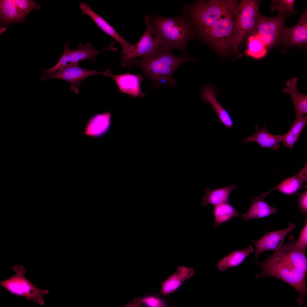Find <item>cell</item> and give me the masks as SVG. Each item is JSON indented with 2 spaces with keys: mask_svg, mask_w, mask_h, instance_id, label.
Listing matches in <instances>:
<instances>
[{
  "mask_svg": "<svg viewBox=\"0 0 307 307\" xmlns=\"http://www.w3.org/2000/svg\"><path fill=\"white\" fill-rule=\"evenodd\" d=\"M214 225L216 227L227 222L234 217H238L237 210L228 202L214 206L213 209Z\"/></svg>",
  "mask_w": 307,
  "mask_h": 307,
  "instance_id": "obj_27",
  "label": "cell"
},
{
  "mask_svg": "<svg viewBox=\"0 0 307 307\" xmlns=\"http://www.w3.org/2000/svg\"><path fill=\"white\" fill-rule=\"evenodd\" d=\"M266 196L263 193L254 198L248 210L241 215L242 219L247 221L252 219L261 218L276 213L277 209L264 202V199Z\"/></svg>",
  "mask_w": 307,
  "mask_h": 307,
  "instance_id": "obj_19",
  "label": "cell"
},
{
  "mask_svg": "<svg viewBox=\"0 0 307 307\" xmlns=\"http://www.w3.org/2000/svg\"><path fill=\"white\" fill-rule=\"evenodd\" d=\"M172 50L160 45L157 51L148 57L132 60L124 65L131 68L137 67L142 69L145 76L150 79L154 88L162 86H175L177 82L173 78L175 70L183 63L194 59L186 54L179 57L174 56Z\"/></svg>",
  "mask_w": 307,
  "mask_h": 307,
  "instance_id": "obj_2",
  "label": "cell"
},
{
  "mask_svg": "<svg viewBox=\"0 0 307 307\" xmlns=\"http://www.w3.org/2000/svg\"><path fill=\"white\" fill-rule=\"evenodd\" d=\"M307 164L297 174L283 181L269 191L266 192L268 194L275 190L287 194H294L301 188L303 183L307 180Z\"/></svg>",
  "mask_w": 307,
  "mask_h": 307,
  "instance_id": "obj_23",
  "label": "cell"
},
{
  "mask_svg": "<svg viewBox=\"0 0 307 307\" xmlns=\"http://www.w3.org/2000/svg\"><path fill=\"white\" fill-rule=\"evenodd\" d=\"M289 241L283 244L274 250L272 255L265 260L256 262L253 265L260 267L262 271L255 275L257 279L270 276L280 279L289 285L298 293L297 299L300 306L302 305L307 294L306 278L307 259L306 250L297 248L296 242L292 235Z\"/></svg>",
  "mask_w": 307,
  "mask_h": 307,
  "instance_id": "obj_1",
  "label": "cell"
},
{
  "mask_svg": "<svg viewBox=\"0 0 307 307\" xmlns=\"http://www.w3.org/2000/svg\"><path fill=\"white\" fill-rule=\"evenodd\" d=\"M236 8L223 15L202 36L206 42L221 55L227 53L231 47L234 14Z\"/></svg>",
  "mask_w": 307,
  "mask_h": 307,
  "instance_id": "obj_7",
  "label": "cell"
},
{
  "mask_svg": "<svg viewBox=\"0 0 307 307\" xmlns=\"http://www.w3.org/2000/svg\"><path fill=\"white\" fill-rule=\"evenodd\" d=\"M13 270L15 274L10 278L1 281L0 285L11 294L24 297L28 301L38 303L41 306L45 304L43 298L48 295L49 291L37 288L24 275L26 271L22 265H15Z\"/></svg>",
  "mask_w": 307,
  "mask_h": 307,
  "instance_id": "obj_6",
  "label": "cell"
},
{
  "mask_svg": "<svg viewBox=\"0 0 307 307\" xmlns=\"http://www.w3.org/2000/svg\"><path fill=\"white\" fill-rule=\"evenodd\" d=\"M296 227L294 224L290 223L285 229L267 232L260 239L253 241L256 258L258 259L260 254L265 251L274 250L281 246L287 235Z\"/></svg>",
  "mask_w": 307,
  "mask_h": 307,
  "instance_id": "obj_12",
  "label": "cell"
},
{
  "mask_svg": "<svg viewBox=\"0 0 307 307\" xmlns=\"http://www.w3.org/2000/svg\"><path fill=\"white\" fill-rule=\"evenodd\" d=\"M194 273L193 269L184 266L179 267L175 273L162 283L161 293L166 295L174 292L184 281L190 278Z\"/></svg>",
  "mask_w": 307,
  "mask_h": 307,
  "instance_id": "obj_21",
  "label": "cell"
},
{
  "mask_svg": "<svg viewBox=\"0 0 307 307\" xmlns=\"http://www.w3.org/2000/svg\"><path fill=\"white\" fill-rule=\"evenodd\" d=\"M238 5L236 0H199L185 4L182 13L190 21L192 28L194 27L202 37L223 15Z\"/></svg>",
  "mask_w": 307,
  "mask_h": 307,
  "instance_id": "obj_4",
  "label": "cell"
},
{
  "mask_svg": "<svg viewBox=\"0 0 307 307\" xmlns=\"http://www.w3.org/2000/svg\"><path fill=\"white\" fill-rule=\"evenodd\" d=\"M202 96L210 105L226 128L229 129L233 126V122L230 115L218 100L213 88L210 86H205L202 91Z\"/></svg>",
  "mask_w": 307,
  "mask_h": 307,
  "instance_id": "obj_17",
  "label": "cell"
},
{
  "mask_svg": "<svg viewBox=\"0 0 307 307\" xmlns=\"http://www.w3.org/2000/svg\"><path fill=\"white\" fill-rule=\"evenodd\" d=\"M295 246L299 249L306 250L307 246V223L305 221L304 225L297 240L296 241Z\"/></svg>",
  "mask_w": 307,
  "mask_h": 307,
  "instance_id": "obj_31",
  "label": "cell"
},
{
  "mask_svg": "<svg viewBox=\"0 0 307 307\" xmlns=\"http://www.w3.org/2000/svg\"><path fill=\"white\" fill-rule=\"evenodd\" d=\"M107 76L111 77L116 83L119 91L121 93L129 94L133 97H143L144 94L142 91L140 84L144 78L139 73H130L116 75L111 73L108 69Z\"/></svg>",
  "mask_w": 307,
  "mask_h": 307,
  "instance_id": "obj_14",
  "label": "cell"
},
{
  "mask_svg": "<svg viewBox=\"0 0 307 307\" xmlns=\"http://www.w3.org/2000/svg\"><path fill=\"white\" fill-rule=\"evenodd\" d=\"M282 34L275 32L261 36H258L265 47H270L273 45Z\"/></svg>",
  "mask_w": 307,
  "mask_h": 307,
  "instance_id": "obj_32",
  "label": "cell"
},
{
  "mask_svg": "<svg viewBox=\"0 0 307 307\" xmlns=\"http://www.w3.org/2000/svg\"><path fill=\"white\" fill-rule=\"evenodd\" d=\"M79 6L83 14L88 15L101 30L121 44L123 55L131 49L133 45L121 36L106 21L94 12L86 2L80 3Z\"/></svg>",
  "mask_w": 307,
  "mask_h": 307,
  "instance_id": "obj_13",
  "label": "cell"
},
{
  "mask_svg": "<svg viewBox=\"0 0 307 307\" xmlns=\"http://www.w3.org/2000/svg\"><path fill=\"white\" fill-rule=\"evenodd\" d=\"M117 42L116 40L113 42L109 46L101 50H98L92 47L91 43H87L84 45L80 43L78 48L76 49H70L69 47V43H65L63 52L57 63L46 70L48 71L59 70L71 65L79 63L80 61L87 59L94 62L96 56L100 53L107 50L116 51L117 48L113 47Z\"/></svg>",
  "mask_w": 307,
  "mask_h": 307,
  "instance_id": "obj_8",
  "label": "cell"
},
{
  "mask_svg": "<svg viewBox=\"0 0 307 307\" xmlns=\"http://www.w3.org/2000/svg\"><path fill=\"white\" fill-rule=\"evenodd\" d=\"M236 188L235 184L213 190L207 188L205 195L202 198V206H205L210 204L215 206L228 202L231 192Z\"/></svg>",
  "mask_w": 307,
  "mask_h": 307,
  "instance_id": "obj_24",
  "label": "cell"
},
{
  "mask_svg": "<svg viewBox=\"0 0 307 307\" xmlns=\"http://www.w3.org/2000/svg\"><path fill=\"white\" fill-rule=\"evenodd\" d=\"M266 53V47L260 38L257 36L251 35L248 38L245 54L256 59L260 58Z\"/></svg>",
  "mask_w": 307,
  "mask_h": 307,
  "instance_id": "obj_28",
  "label": "cell"
},
{
  "mask_svg": "<svg viewBox=\"0 0 307 307\" xmlns=\"http://www.w3.org/2000/svg\"><path fill=\"white\" fill-rule=\"evenodd\" d=\"M40 4L33 0H0L1 22L6 25L15 22L22 23L31 11L40 10Z\"/></svg>",
  "mask_w": 307,
  "mask_h": 307,
  "instance_id": "obj_9",
  "label": "cell"
},
{
  "mask_svg": "<svg viewBox=\"0 0 307 307\" xmlns=\"http://www.w3.org/2000/svg\"><path fill=\"white\" fill-rule=\"evenodd\" d=\"M44 73L40 78V81L48 78H55L65 80L70 84V90L76 94L80 92V86L81 83L87 77L97 74L105 76V73L99 72L96 70H89L82 69L78 63L69 65L58 70L48 71L43 70Z\"/></svg>",
  "mask_w": 307,
  "mask_h": 307,
  "instance_id": "obj_10",
  "label": "cell"
},
{
  "mask_svg": "<svg viewBox=\"0 0 307 307\" xmlns=\"http://www.w3.org/2000/svg\"><path fill=\"white\" fill-rule=\"evenodd\" d=\"M307 123V115L295 117L289 130L285 134L281 135V142L283 143V146L293 148Z\"/></svg>",
  "mask_w": 307,
  "mask_h": 307,
  "instance_id": "obj_26",
  "label": "cell"
},
{
  "mask_svg": "<svg viewBox=\"0 0 307 307\" xmlns=\"http://www.w3.org/2000/svg\"><path fill=\"white\" fill-rule=\"evenodd\" d=\"M285 19L284 16L281 14L274 17L260 15L255 28L251 35L261 36L275 32L282 34L285 28Z\"/></svg>",
  "mask_w": 307,
  "mask_h": 307,
  "instance_id": "obj_18",
  "label": "cell"
},
{
  "mask_svg": "<svg viewBox=\"0 0 307 307\" xmlns=\"http://www.w3.org/2000/svg\"><path fill=\"white\" fill-rule=\"evenodd\" d=\"M145 24L148 25L161 45L172 50H180L186 54L187 45L194 38L190 21L184 14L168 18L159 15H147Z\"/></svg>",
  "mask_w": 307,
  "mask_h": 307,
  "instance_id": "obj_3",
  "label": "cell"
},
{
  "mask_svg": "<svg viewBox=\"0 0 307 307\" xmlns=\"http://www.w3.org/2000/svg\"><path fill=\"white\" fill-rule=\"evenodd\" d=\"M287 44L299 46L307 42V14L305 11L298 22L290 28H285L281 37Z\"/></svg>",
  "mask_w": 307,
  "mask_h": 307,
  "instance_id": "obj_15",
  "label": "cell"
},
{
  "mask_svg": "<svg viewBox=\"0 0 307 307\" xmlns=\"http://www.w3.org/2000/svg\"><path fill=\"white\" fill-rule=\"evenodd\" d=\"M146 28L138 42L133 45L132 48L125 55L120 58L122 61V66L136 57H148L154 54L161 45L158 38L154 34L149 25L146 24Z\"/></svg>",
  "mask_w": 307,
  "mask_h": 307,
  "instance_id": "obj_11",
  "label": "cell"
},
{
  "mask_svg": "<svg viewBox=\"0 0 307 307\" xmlns=\"http://www.w3.org/2000/svg\"><path fill=\"white\" fill-rule=\"evenodd\" d=\"M141 305L152 307H162L164 306L163 301L154 296H146L142 298H136L131 302L128 304L127 306L138 307Z\"/></svg>",
  "mask_w": 307,
  "mask_h": 307,
  "instance_id": "obj_29",
  "label": "cell"
},
{
  "mask_svg": "<svg viewBox=\"0 0 307 307\" xmlns=\"http://www.w3.org/2000/svg\"><path fill=\"white\" fill-rule=\"evenodd\" d=\"M297 79L293 78L287 81V86L283 88V92L291 96L294 108L295 117L303 116L307 113V96L300 92L297 88Z\"/></svg>",
  "mask_w": 307,
  "mask_h": 307,
  "instance_id": "obj_22",
  "label": "cell"
},
{
  "mask_svg": "<svg viewBox=\"0 0 307 307\" xmlns=\"http://www.w3.org/2000/svg\"><path fill=\"white\" fill-rule=\"evenodd\" d=\"M111 113H97L90 117L84 125V134L92 138H99L109 130L111 124Z\"/></svg>",
  "mask_w": 307,
  "mask_h": 307,
  "instance_id": "obj_16",
  "label": "cell"
},
{
  "mask_svg": "<svg viewBox=\"0 0 307 307\" xmlns=\"http://www.w3.org/2000/svg\"><path fill=\"white\" fill-rule=\"evenodd\" d=\"M294 0H273L271 8L272 10H277L279 14H294L297 11L294 10L293 6Z\"/></svg>",
  "mask_w": 307,
  "mask_h": 307,
  "instance_id": "obj_30",
  "label": "cell"
},
{
  "mask_svg": "<svg viewBox=\"0 0 307 307\" xmlns=\"http://www.w3.org/2000/svg\"><path fill=\"white\" fill-rule=\"evenodd\" d=\"M266 124L263 127L259 128L258 125L255 127L256 132L252 136L245 138L243 141L245 144L251 142H255L258 144L261 148H269L277 150L280 148L281 135H274L270 133L266 128Z\"/></svg>",
  "mask_w": 307,
  "mask_h": 307,
  "instance_id": "obj_20",
  "label": "cell"
},
{
  "mask_svg": "<svg viewBox=\"0 0 307 307\" xmlns=\"http://www.w3.org/2000/svg\"><path fill=\"white\" fill-rule=\"evenodd\" d=\"M254 251L253 246L250 245L246 248L233 251L218 262L217 267L219 271L223 272L239 265Z\"/></svg>",
  "mask_w": 307,
  "mask_h": 307,
  "instance_id": "obj_25",
  "label": "cell"
},
{
  "mask_svg": "<svg viewBox=\"0 0 307 307\" xmlns=\"http://www.w3.org/2000/svg\"><path fill=\"white\" fill-rule=\"evenodd\" d=\"M299 205L302 211L305 213H307V193L306 191L300 195Z\"/></svg>",
  "mask_w": 307,
  "mask_h": 307,
  "instance_id": "obj_33",
  "label": "cell"
},
{
  "mask_svg": "<svg viewBox=\"0 0 307 307\" xmlns=\"http://www.w3.org/2000/svg\"><path fill=\"white\" fill-rule=\"evenodd\" d=\"M260 2L258 0H242L235 10L231 48L236 52L241 42L250 36L255 28L260 15Z\"/></svg>",
  "mask_w": 307,
  "mask_h": 307,
  "instance_id": "obj_5",
  "label": "cell"
}]
</instances>
